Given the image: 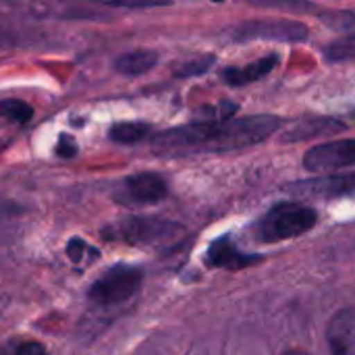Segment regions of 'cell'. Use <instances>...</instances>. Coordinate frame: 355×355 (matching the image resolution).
Wrapping results in <instances>:
<instances>
[{
    "instance_id": "obj_1",
    "label": "cell",
    "mask_w": 355,
    "mask_h": 355,
    "mask_svg": "<svg viewBox=\"0 0 355 355\" xmlns=\"http://www.w3.org/2000/svg\"><path fill=\"white\" fill-rule=\"evenodd\" d=\"M283 121L275 114H254L229 121H196L160 131L152 137V148L162 154L181 152H231L252 148L279 131Z\"/></svg>"
},
{
    "instance_id": "obj_2",
    "label": "cell",
    "mask_w": 355,
    "mask_h": 355,
    "mask_svg": "<svg viewBox=\"0 0 355 355\" xmlns=\"http://www.w3.org/2000/svg\"><path fill=\"white\" fill-rule=\"evenodd\" d=\"M316 223L318 212L314 208L300 202H281L254 225V235L262 243H279L308 233Z\"/></svg>"
},
{
    "instance_id": "obj_3",
    "label": "cell",
    "mask_w": 355,
    "mask_h": 355,
    "mask_svg": "<svg viewBox=\"0 0 355 355\" xmlns=\"http://www.w3.org/2000/svg\"><path fill=\"white\" fill-rule=\"evenodd\" d=\"M183 227L173 220L156 216H127L110 225L104 235L137 248H168L183 237Z\"/></svg>"
},
{
    "instance_id": "obj_4",
    "label": "cell",
    "mask_w": 355,
    "mask_h": 355,
    "mask_svg": "<svg viewBox=\"0 0 355 355\" xmlns=\"http://www.w3.org/2000/svg\"><path fill=\"white\" fill-rule=\"evenodd\" d=\"M141 281L144 272L137 266L116 264L92 283L87 297L98 308H114L133 300L141 289Z\"/></svg>"
},
{
    "instance_id": "obj_5",
    "label": "cell",
    "mask_w": 355,
    "mask_h": 355,
    "mask_svg": "<svg viewBox=\"0 0 355 355\" xmlns=\"http://www.w3.org/2000/svg\"><path fill=\"white\" fill-rule=\"evenodd\" d=\"M231 37L235 42H254V40H266V42H285V44H300L310 37L308 25L293 19H281V21H245L237 27H233Z\"/></svg>"
},
{
    "instance_id": "obj_6",
    "label": "cell",
    "mask_w": 355,
    "mask_h": 355,
    "mask_svg": "<svg viewBox=\"0 0 355 355\" xmlns=\"http://www.w3.org/2000/svg\"><path fill=\"white\" fill-rule=\"evenodd\" d=\"M166 181L156 173H137L125 177L114 187V202L123 206H148L158 204L166 198Z\"/></svg>"
},
{
    "instance_id": "obj_7",
    "label": "cell",
    "mask_w": 355,
    "mask_h": 355,
    "mask_svg": "<svg viewBox=\"0 0 355 355\" xmlns=\"http://www.w3.org/2000/svg\"><path fill=\"white\" fill-rule=\"evenodd\" d=\"M355 164V139H337L318 144L304 156V166L310 173L341 171Z\"/></svg>"
},
{
    "instance_id": "obj_8",
    "label": "cell",
    "mask_w": 355,
    "mask_h": 355,
    "mask_svg": "<svg viewBox=\"0 0 355 355\" xmlns=\"http://www.w3.org/2000/svg\"><path fill=\"white\" fill-rule=\"evenodd\" d=\"M289 189L306 198H324V200L352 196L355 193V173L324 175V177H316L308 181H297L289 185Z\"/></svg>"
},
{
    "instance_id": "obj_9",
    "label": "cell",
    "mask_w": 355,
    "mask_h": 355,
    "mask_svg": "<svg viewBox=\"0 0 355 355\" xmlns=\"http://www.w3.org/2000/svg\"><path fill=\"white\" fill-rule=\"evenodd\" d=\"M258 260H260V256H252V254L243 252L235 241H231V237L214 239L206 252V264L210 268H218V270H241Z\"/></svg>"
},
{
    "instance_id": "obj_10",
    "label": "cell",
    "mask_w": 355,
    "mask_h": 355,
    "mask_svg": "<svg viewBox=\"0 0 355 355\" xmlns=\"http://www.w3.org/2000/svg\"><path fill=\"white\" fill-rule=\"evenodd\" d=\"M331 355H355V308L339 310L327 327Z\"/></svg>"
},
{
    "instance_id": "obj_11",
    "label": "cell",
    "mask_w": 355,
    "mask_h": 355,
    "mask_svg": "<svg viewBox=\"0 0 355 355\" xmlns=\"http://www.w3.org/2000/svg\"><path fill=\"white\" fill-rule=\"evenodd\" d=\"M279 60H281L279 54H268L264 58H258V60L245 64V67H227L220 73V79L231 87H241V85L254 83V81L266 77L268 73H272L275 67L279 64Z\"/></svg>"
},
{
    "instance_id": "obj_12",
    "label": "cell",
    "mask_w": 355,
    "mask_h": 355,
    "mask_svg": "<svg viewBox=\"0 0 355 355\" xmlns=\"http://www.w3.org/2000/svg\"><path fill=\"white\" fill-rule=\"evenodd\" d=\"M345 125L335 121V119H327V116H310V119H304L300 123H295L293 127H289L281 139L287 141V144H293V141H304V139H310V137H316V135H327V133H333V131H343Z\"/></svg>"
},
{
    "instance_id": "obj_13",
    "label": "cell",
    "mask_w": 355,
    "mask_h": 355,
    "mask_svg": "<svg viewBox=\"0 0 355 355\" xmlns=\"http://www.w3.org/2000/svg\"><path fill=\"white\" fill-rule=\"evenodd\" d=\"M156 62H158V52L141 48V50H131V52L121 54L114 60V69L125 77H139V75L152 71L156 67Z\"/></svg>"
},
{
    "instance_id": "obj_14",
    "label": "cell",
    "mask_w": 355,
    "mask_h": 355,
    "mask_svg": "<svg viewBox=\"0 0 355 355\" xmlns=\"http://www.w3.org/2000/svg\"><path fill=\"white\" fill-rule=\"evenodd\" d=\"M148 133H150V125L148 123L123 121V123H116V125L110 127L108 137L112 141H119V144H135V141H141L144 137H148Z\"/></svg>"
},
{
    "instance_id": "obj_15",
    "label": "cell",
    "mask_w": 355,
    "mask_h": 355,
    "mask_svg": "<svg viewBox=\"0 0 355 355\" xmlns=\"http://www.w3.org/2000/svg\"><path fill=\"white\" fill-rule=\"evenodd\" d=\"M250 4L256 6H266V8H279L285 12H320V15H331L327 10H322L318 4L310 2V0H248Z\"/></svg>"
},
{
    "instance_id": "obj_16",
    "label": "cell",
    "mask_w": 355,
    "mask_h": 355,
    "mask_svg": "<svg viewBox=\"0 0 355 355\" xmlns=\"http://www.w3.org/2000/svg\"><path fill=\"white\" fill-rule=\"evenodd\" d=\"M0 112L6 121L10 123H17V125H23V123H29L31 116H33V106H29L27 102L23 100H15V98H6L0 102Z\"/></svg>"
},
{
    "instance_id": "obj_17",
    "label": "cell",
    "mask_w": 355,
    "mask_h": 355,
    "mask_svg": "<svg viewBox=\"0 0 355 355\" xmlns=\"http://www.w3.org/2000/svg\"><path fill=\"white\" fill-rule=\"evenodd\" d=\"M216 62V56L214 54H204V56H198V58H191V60H183L175 67V75L177 77H183V79H189V77H198V75H204L208 73Z\"/></svg>"
},
{
    "instance_id": "obj_18",
    "label": "cell",
    "mask_w": 355,
    "mask_h": 355,
    "mask_svg": "<svg viewBox=\"0 0 355 355\" xmlns=\"http://www.w3.org/2000/svg\"><path fill=\"white\" fill-rule=\"evenodd\" d=\"M324 56L329 62H345L355 60V33H349L341 40H335L333 44L327 46Z\"/></svg>"
},
{
    "instance_id": "obj_19",
    "label": "cell",
    "mask_w": 355,
    "mask_h": 355,
    "mask_svg": "<svg viewBox=\"0 0 355 355\" xmlns=\"http://www.w3.org/2000/svg\"><path fill=\"white\" fill-rule=\"evenodd\" d=\"M67 256H69V260H71L73 264L87 266V264H92V262L98 258V250L92 248L87 241L75 237V239H71V241L67 243Z\"/></svg>"
},
{
    "instance_id": "obj_20",
    "label": "cell",
    "mask_w": 355,
    "mask_h": 355,
    "mask_svg": "<svg viewBox=\"0 0 355 355\" xmlns=\"http://www.w3.org/2000/svg\"><path fill=\"white\" fill-rule=\"evenodd\" d=\"M2 355H50L40 341H10Z\"/></svg>"
},
{
    "instance_id": "obj_21",
    "label": "cell",
    "mask_w": 355,
    "mask_h": 355,
    "mask_svg": "<svg viewBox=\"0 0 355 355\" xmlns=\"http://www.w3.org/2000/svg\"><path fill=\"white\" fill-rule=\"evenodd\" d=\"M98 2L106 6H116V8H154V6L173 4V0H98Z\"/></svg>"
},
{
    "instance_id": "obj_22",
    "label": "cell",
    "mask_w": 355,
    "mask_h": 355,
    "mask_svg": "<svg viewBox=\"0 0 355 355\" xmlns=\"http://www.w3.org/2000/svg\"><path fill=\"white\" fill-rule=\"evenodd\" d=\"M56 154L62 156V158H73L77 154V141L71 135L62 133L58 137V144H56Z\"/></svg>"
},
{
    "instance_id": "obj_23",
    "label": "cell",
    "mask_w": 355,
    "mask_h": 355,
    "mask_svg": "<svg viewBox=\"0 0 355 355\" xmlns=\"http://www.w3.org/2000/svg\"><path fill=\"white\" fill-rule=\"evenodd\" d=\"M281 355H310L308 352H304V349H287V352H283Z\"/></svg>"
}]
</instances>
